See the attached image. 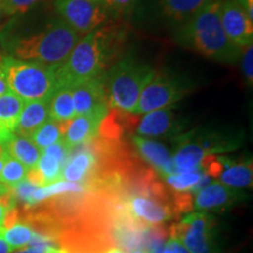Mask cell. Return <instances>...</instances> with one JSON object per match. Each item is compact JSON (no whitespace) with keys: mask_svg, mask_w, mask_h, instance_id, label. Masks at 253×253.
I'll return each mask as SVG.
<instances>
[{"mask_svg":"<svg viewBox=\"0 0 253 253\" xmlns=\"http://www.w3.org/2000/svg\"><path fill=\"white\" fill-rule=\"evenodd\" d=\"M135 0H103L102 5L106 12L113 14H122L134 4Z\"/></svg>","mask_w":253,"mask_h":253,"instance_id":"cell-31","label":"cell"},{"mask_svg":"<svg viewBox=\"0 0 253 253\" xmlns=\"http://www.w3.org/2000/svg\"><path fill=\"white\" fill-rule=\"evenodd\" d=\"M130 253H150V252L147 251V250H134V251H131Z\"/></svg>","mask_w":253,"mask_h":253,"instance_id":"cell-40","label":"cell"},{"mask_svg":"<svg viewBox=\"0 0 253 253\" xmlns=\"http://www.w3.org/2000/svg\"><path fill=\"white\" fill-rule=\"evenodd\" d=\"M41 0H1L2 12L8 15L25 13Z\"/></svg>","mask_w":253,"mask_h":253,"instance_id":"cell-28","label":"cell"},{"mask_svg":"<svg viewBox=\"0 0 253 253\" xmlns=\"http://www.w3.org/2000/svg\"><path fill=\"white\" fill-rule=\"evenodd\" d=\"M104 253H126V252L123 251V250H121V249H118V248H112V249L107 250V251L104 252Z\"/></svg>","mask_w":253,"mask_h":253,"instance_id":"cell-38","label":"cell"},{"mask_svg":"<svg viewBox=\"0 0 253 253\" xmlns=\"http://www.w3.org/2000/svg\"><path fill=\"white\" fill-rule=\"evenodd\" d=\"M110 45L108 34L100 28L81 37L67 59L58 67H53L58 88H72L101 77L108 63Z\"/></svg>","mask_w":253,"mask_h":253,"instance_id":"cell-3","label":"cell"},{"mask_svg":"<svg viewBox=\"0 0 253 253\" xmlns=\"http://www.w3.org/2000/svg\"><path fill=\"white\" fill-rule=\"evenodd\" d=\"M34 230L30 224L24 220H18L17 223L7 229L2 230V237L7 242V244L13 250L25 248L30 245L32 238L34 236Z\"/></svg>","mask_w":253,"mask_h":253,"instance_id":"cell-24","label":"cell"},{"mask_svg":"<svg viewBox=\"0 0 253 253\" xmlns=\"http://www.w3.org/2000/svg\"><path fill=\"white\" fill-rule=\"evenodd\" d=\"M49 118V100L26 101L19 116L15 134L30 137Z\"/></svg>","mask_w":253,"mask_h":253,"instance_id":"cell-17","label":"cell"},{"mask_svg":"<svg viewBox=\"0 0 253 253\" xmlns=\"http://www.w3.org/2000/svg\"><path fill=\"white\" fill-rule=\"evenodd\" d=\"M2 14V5H1V0H0V17Z\"/></svg>","mask_w":253,"mask_h":253,"instance_id":"cell-42","label":"cell"},{"mask_svg":"<svg viewBox=\"0 0 253 253\" xmlns=\"http://www.w3.org/2000/svg\"><path fill=\"white\" fill-rule=\"evenodd\" d=\"M36 168L42 176L45 186L61 181V171L63 168L62 164L50 155L41 153Z\"/></svg>","mask_w":253,"mask_h":253,"instance_id":"cell-27","label":"cell"},{"mask_svg":"<svg viewBox=\"0 0 253 253\" xmlns=\"http://www.w3.org/2000/svg\"><path fill=\"white\" fill-rule=\"evenodd\" d=\"M96 1H99V2H101V4H102V1H103V0H96Z\"/></svg>","mask_w":253,"mask_h":253,"instance_id":"cell-44","label":"cell"},{"mask_svg":"<svg viewBox=\"0 0 253 253\" xmlns=\"http://www.w3.org/2000/svg\"><path fill=\"white\" fill-rule=\"evenodd\" d=\"M13 249L7 244V242L2 237V231H0V253H11Z\"/></svg>","mask_w":253,"mask_h":253,"instance_id":"cell-36","label":"cell"},{"mask_svg":"<svg viewBox=\"0 0 253 253\" xmlns=\"http://www.w3.org/2000/svg\"><path fill=\"white\" fill-rule=\"evenodd\" d=\"M104 115H77L69 121L61 122L62 142L69 150L87 144L99 136V128Z\"/></svg>","mask_w":253,"mask_h":253,"instance_id":"cell-13","label":"cell"},{"mask_svg":"<svg viewBox=\"0 0 253 253\" xmlns=\"http://www.w3.org/2000/svg\"><path fill=\"white\" fill-rule=\"evenodd\" d=\"M212 0H160L163 13L170 20L185 23Z\"/></svg>","mask_w":253,"mask_h":253,"instance_id":"cell-21","label":"cell"},{"mask_svg":"<svg viewBox=\"0 0 253 253\" xmlns=\"http://www.w3.org/2000/svg\"><path fill=\"white\" fill-rule=\"evenodd\" d=\"M242 197L238 189L229 188L218 182L210 183L194 194V209L220 212L230 209Z\"/></svg>","mask_w":253,"mask_h":253,"instance_id":"cell-14","label":"cell"},{"mask_svg":"<svg viewBox=\"0 0 253 253\" xmlns=\"http://www.w3.org/2000/svg\"><path fill=\"white\" fill-rule=\"evenodd\" d=\"M220 2L221 0H212L185 21L177 32L176 40L182 47L213 61L233 63L242 55V48L227 38L221 26Z\"/></svg>","mask_w":253,"mask_h":253,"instance_id":"cell-1","label":"cell"},{"mask_svg":"<svg viewBox=\"0 0 253 253\" xmlns=\"http://www.w3.org/2000/svg\"><path fill=\"white\" fill-rule=\"evenodd\" d=\"M41 153L48 154V155H50V156L56 158V160H58L63 167L65 166V163L67 162L69 155H71V150L68 149L67 145L63 143V142H59V143H55V144L49 145V147L45 148L43 150H41Z\"/></svg>","mask_w":253,"mask_h":253,"instance_id":"cell-30","label":"cell"},{"mask_svg":"<svg viewBox=\"0 0 253 253\" xmlns=\"http://www.w3.org/2000/svg\"><path fill=\"white\" fill-rule=\"evenodd\" d=\"M74 116L77 115L72 89L68 87L58 88L49 99V118L54 121L65 122L72 120Z\"/></svg>","mask_w":253,"mask_h":253,"instance_id":"cell-22","label":"cell"},{"mask_svg":"<svg viewBox=\"0 0 253 253\" xmlns=\"http://www.w3.org/2000/svg\"><path fill=\"white\" fill-rule=\"evenodd\" d=\"M75 115L108 114L109 104L104 93L102 75L72 87Z\"/></svg>","mask_w":253,"mask_h":253,"instance_id":"cell-12","label":"cell"},{"mask_svg":"<svg viewBox=\"0 0 253 253\" xmlns=\"http://www.w3.org/2000/svg\"><path fill=\"white\" fill-rule=\"evenodd\" d=\"M26 101L8 91L0 96V143L5 144L15 134L19 116Z\"/></svg>","mask_w":253,"mask_h":253,"instance_id":"cell-18","label":"cell"},{"mask_svg":"<svg viewBox=\"0 0 253 253\" xmlns=\"http://www.w3.org/2000/svg\"><path fill=\"white\" fill-rule=\"evenodd\" d=\"M60 249H61V248H60ZM61 253H67V252H66L65 250H63V249H61Z\"/></svg>","mask_w":253,"mask_h":253,"instance_id":"cell-43","label":"cell"},{"mask_svg":"<svg viewBox=\"0 0 253 253\" xmlns=\"http://www.w3.org/2000/svg\"><path fill=\"white\" fill-rule=\"evenodd\" d=\"M220 23L226 36L239 48L252 45L253 20L238 0H221L219 9Z\"/></svg>","mask_w":253,"mask_h":253,"instance_id":"cell-10","label":"cell"},{"mask_svg":"<svg viewBox=\"0 0 253 253\" xmlns=\"http://www.w3.org/2000/svg\"><path fill=\"white\" fill-rule=\"evenodd\" d=\"M128 115H126V126L134 128L136 134L142 137H169L179 131L178 121L169 108L154 110L142 114L141 116L131 114L130 119H128Z\"/></svg>","mask_w":253,"mask_h":253,"instance_id":"cell-11","label":"cell"},{"mask_svg":"<svg viewBox=\"0 0 253 253\" xmlns=\"http://www.w3.org/2000/svg\"><path fill=\"white\" fill-rule=\"evenodd\" d=\"M13 253H45V246H25L14 251Z\"/></svg>","mask_w":253,"mask_h":253,"instance_id":"cell-33","label":"cell"},{"mask_svg":"<svg viewBox=\"0 0 253 253\" xmlns=\"http://www.w3.org/2000/svg\"><path fill=\"white\" fill-rule=\"evenodd\" d=\"M60 19L80 37L99 28L107 19L103 5L96 0H56Z\"/></svg>","mask_w":253,"mask_h":253,"instance_id":"cell-7","label":"cell"},{"mask_svg":"<svg viewBox=\"0 0 253 253\" xmlns=\"http://www.w3.org/2000/svg\"><path fill=\"white\" fill-rule=\"evenodd\" d=\"M4 147L9 156L23 163L28 170L37 166L41 155V150L30 137L17 134L12 136L4 144Z\"/></svg>","mask_w":253,"mask_h":253,"instance_id":"cell-20","label":"cell"},{"mask_svg":"<svg viewBox=\"0 0 253 253\" xmlns=\"http://www.w3.org/2000/svg\"><path fill=\"white\" fill-rule=\"evenodd\" d=\"M207 155L190 134L181 135L177 138L176 153L172 156L175 173L203 171L201 164Z\"/></svg>","mask_w":253,"mask_h":253,"instance_id":"cell-16","label":"cell"},{"mask_svg":"<svg viewBox=\"0 0 253 253\" xmlns=\"http://www.w3.org/2000/svg\"><path fill=\"white\" fill-rule=\"evenodd\" d=\"M183 89L164 73L155 71L141 91L136 115L171 107L183 97Z\"/></svg>","mask_w":253,"mask_h":253,"instance_id":"cell-8","label":"cell"},{"mask_svg":"<svg viewBox=\"0 0 253 253\" xmlns=\"http://www.w3.org/2000/svg\"><path fill=\"white\" fill-rule=\"evenodd\" d=\"M7 188V186L2 185L1 183H0V231H2V224H4V219H5V214L7 212V209H6L4 202H2V192L5 191V189Z\"/></svg>","mask_w":253,"mask_h":253,"instance_id":"cell-32","label":"cell"},{"mask_svg":"<svg viewBox=\"0 0 253 253\" xmlns=\"http://www.w3.org/2000/svg\"><path fill=\"white\" fill-rule=\"evenodd\" d=\"M242 69L246 82L252 84L253 82V46L249 45L242 49Z\"/></svg>","mask_w":253,"mask_h":253,"instance_id":"cell-29","label":"cell"},{"mask_svg":"<svg viewBox=\"0 0 253 253\" xmlns=\"http://www.w3.org/2000/svg\"><path fill=\"white\" fill-rule=\"evenodd\" d=\"M8 91H11V90H9L7 80H6L5 73L1 69V67H0V96L6 93H8Z\"/></svg>","mask_w":253,"mask_h":253,"instance_id":"cell-34","label":"cell"},{"mask_svg":"<svg viewBox=\"0 0 253 253\" xmlns=\"http://www.w3.org/2000/svg\"><path fill=\"white\" fill-rule=\"evenodd\" d=\"M216 223L210 214L192 212L169 229L170 238L178 240L189 253H217Z\"/></svg>","mask_w":253,"mask_h":253,"instance_id":"cell-6","label":"cell"},{"mask_svg":"<svg viewBox=\"0 0 253 253\" xmlns=\"http://www.w3.org/2000/svg\"><path fill=\"white\" fill-rule=\"evenodd\" d=\"M221 158H223L224 168L223 171L218 177L221 184L238 190L243 188H251L253 182L252 161L233 162L226 157Z\"/></svg>","mask_w":253,"mask_h":253,"instance_id":"cell-19","label":"cell"},{"mask_svg":"<svg viewBox=\"0 0 253 253\" xmlns=\"http://www.w3.org/2000/svg\"><path fill=\"white\" fill-rule=\"evenodd\" d=\"M238 1L243 6V8L245 9L249 18L253 20V0H238Z\"/></svg>","mask_w":253,"mask_h":253,"instance_id":"cell-35","label":"cell"},{"mask_svg":"<svg viewBox=\"0 0 253 253\" xmlns=\"http://www.w3.org/2000/svg\"><path fill=\"white\" fill-rule=\"evenodd\" d=\"M31 140L34 142V144L40 150H43L45 148L49 147V145L62 142L61 122L48 119L31 136Z\"/></svg>","mask_w":253,"mask_h":253,"instance_id":"cell-23","label":"cell"},{"mask_svg":"<svg viewBox=\"0 0 253 253\" xmlns=\"http://www.w3.org/2000/svg\"><path fill=\"white\" fill-rule=\"evenodd\" d=\"M0 67L5 73L9 90L24 101L49 100L58 89L53 67L12 56L2 58Z\"/></svg>","mask_w":253,"mask_h":253,"instance_id":"cell-5","label":"cell"},{"mask_svg":"<svg viewBox=\"0 0 253 253\" xmlns=\"http://www.w3.org/2000/svg\"><path fill=\"white\" fill-rule=\"evenodd\" d=\"M155 72L147 65L130 59L116 63L102 75L104 93L109 108L125 114H135L141 91Z\"/></svg>","mask_w":253,"mask_h":253,"instance_id":"cell-4","label":"cell"},{"mask_svg":"<svg viewBox=\"0 0 253 253\" xmlns=\"http://www.w3.org/2000/svg\"><path fill=\"white\" fill-rule=\"evenodd\" d=\"M204 171H195V172H183V173H173L164 177L167 186L171 189L172 191H191L194 192L196 186L201 182L202 177L204 176Z\"/></svg>","mask_w":253,"mask_h":253,"instance_id":"cell-26","label":"cell"},{"mask_svg":"<svg viewBox=\"0 0 253 253\" xmlns=\"http://www.w3.org/2000/svg\"><path fill=\"white\" fill-rule=\"evenodd\" d=\"M81 37L61 19H55L38 33L18 38L8 46L12 58L58 67L67 59Z\"/></svg>","mask_w":253,"mask_h":253,"instance_id":"cell-2","label":"cell"},{"mask_svg":"<svg viewBox=\"0 0 253 253\" xmlns=\"http://www.w3.org/2000/svg\"><path fill=\"white\" fill-rule=\"evenodd\" d=\"M131 142L135 147L137 157L156 170L162 178L175 173L171 153L166 145L138 135L132 136Z\"/></svg>","mask_w":253,"mask_h":253,"instance_id":"cell-15","label":"cell"},{"mask_svg":"<svg viewBox=\"0 0 253 253\" xmlns=\"http://www.w3.org/2000/svg\"><path fill=\"white\" fill-rule=\"evenodd\" d=\"M28 169L15 158L7 155L6 161L0 172V183L7 188H13L26 178Z\"/></svg>","mask_w":253,"mask_h":253,"instance_id":"cell-25","label":"cell"},{"mask_svg":"<svg viewBox=\"0 0 253 253\" xmlns=\"http://www.w3.org/2000/svg\"><path fill=\"white\" fill-rule=\"evenodd\" d=\"M7 151L5 150V153H4V155H2L1 157H0V172H1V170H2V167H4V163H5V161H6V157H7Z\"/></svg>","mask_w":253,"mask_h":253,"instance_id":"cell-37","label":"cell"},{"mask_svg":"<svg viewBox=\"0 0 253 253\" xmlns=\"http://www.w3.org/2000/svg\"><path fill=\"white\" fill-rule=\"evenodd\" d=\"M4 153H5V147H4V144L0 143V157H1L2 155H4Z\"/></svg>","mask_w":253,"mask_h":253,"instance_id":"cell-41","label":"cell"},{"mask_svg":"<svg viewBox=\"0 0 253 253\" xmlns=\"http://www.w3.org/2000/svg\"><path fill=\"white\" fill-rule=\"evenodd\" d=\"M100 154L95 140L71 151L62 168L61 179L88 185L97 178L100 171Z\"/></svg>","mask_w":253,"mask_h":253,"instance_id":"cell-9","label":"cell"},{"mask_svg":"<svg viewBox=\"0 0 253 253\" xmlns=\"http://www.w3.org/2000/svg\"><path fill=\"white\" fill-rule=\"evenodd\" d=\"M155 253H172L171 250H169L168 248H166V246H163V248H161L160 250H157L156 252Z\"/></svg>","mask_w":253,"mask_h":253,"instance_id":"cell-39","label":"cell"}]
</instances>
